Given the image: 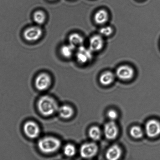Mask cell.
Wrapping results in <instances>:
<instances>
[{"label":"cell","mask_w":160,"mask_h":160,"mask_svg":"<svg viewBox=\"0 0 160 160\" xmlns=\"http://www.w3.org/2000/svg\"><path fill=\"white\" fill-rule=\"evenodd\" d=\"M43 34V31L40 26L35 25L29 27L23 31V38L28 42H35L41 38Z\"/></svg>","instance_id":"cell-3"},{"label":"cell","mask_w":160,"mask_h":160,"mask_svg":"<svg viewBox=\"0 0 160 160\" xmlns=\"http://www.w3.org/2000/svg\"><path fill=\"white\" fill-rule=\"evenodd\" d=\"M98 150V147L95 143H86L81 146L80 154L83 158H91L96 154Z\"/></svg>","instance_id":"cell-7"},{"label":"cell","mask_w":160,"mask_h":160,"mask_svg":"<svg viewBox=\"0 0 160 160\" xmlns=\"http://www.w3.org/2000/svg\"><path fill=\"white\" fill-rule=\"evenodd\" d=\"M145 131L150 138H155L160 134V122L156 120L148 121L145 125Z\"/></svg>","instance_id":"cell-8"},{"label":"cell","mask_w":160,"mask_h":160,"mask_svg":"<svg viewBox=\"0 0 160 160\" xmlns=\"http://www.w3.org/2000/svg\"><path fill=\"white\" fill-rule=\"evenodd\" d=\"M76 48L70 43L64 45L61 47L60 53L61 56L65 59H70L75 53Z\"/></svg>","instance_id":"cell-14"},{"label":"cell","mask_w":160,"mask_h":160,"mask_svg":"<svg viewBox=\"0 0 160 160\" xmlns=\"http://www.w3.org/2000/svg\"><path fill=\"white\" fill-rule=\"evenodd\" d=\"M122 152L120 147L117 145L111 147L106 153V158L110 160H117L121 156Z\"/></svg>","instance_id":"cell-13"},{"label":"cell","mask_w":160,"mask_h":160,"mask_svg":"<svg viewBox=\"0 0 160 160\" xmlns=\"http://www.w3.org/2000/svg\"><path fill=\"white\" fill-rule=\"evenodd\" d=\"M116 74L119 79L128 80L131 79L134 77V69L130 66L123 65L117 68Z\"/></svg>","instance_id":"cell-9"},{"label":"cell","mask_w":160,"mask_h":160,"mask_svg":"<svg viewBox=\"0 0 160 160\" xmlns=\"http://www.w3.org/2000/svg\"><path fill=\"white\" fill-rule=\"evenodd\" d=\"M130 134L135 138L139 139L142 137L143 135V132L140 127L134 126L130 130Z\"/></svg>","instance_id":"cell-21"},{"label":"cell","mask_w":160,"mask_h":160,"mask_svg":"<svg viewBox=\"0 0 160 160\" xmlns=\"http://www.w3.org/2000/svg\"><path fill=\"white\" fill-rule=\"evenodd\" d=\"M57 112H59V116L64 119L71 118L74 114L73 108L67 105L59 107Z\"/></svg>","instance_id":"cell-15"},{"label":"cell","mask_w":160,"mask_h":160,"mask_svg":"<svg viewBox=\"0 0 160 160\" xmlns=\"http://www.w3.org/2000/svg\"><path fill=\"white\" fill-rule=\"evenodd\" d=\"M115 79V76L111 72H105L100 77V81L102 84L105 86H107L111 84L114 81Z\"/></svg>","instance_id":"cell-18"},{"label":"cell","mask_w":160,"mask_h":160,"mask_svg":"<svg viewBox=\"0 0 160 160\" xmlns=\"http://www.w3.org/2000/svg\"><path fill=\"white\" fill-rule=\"evenodd\" d=\"M108 12L105 9H100L97 12L94 16V20L97 24L102 25L106 22L109 20Z\"/></svg>","instance_id":"cell-16"},{"label":"cell","mask_w":160,"mask_h":160,"mask_svg":"<svg viewBox=\"0 0 160 160\" xmlns=\"http://www.w3.org/2000/svg\"><path fill=\"white\" fill-rule=\"evenodd\" d=\"M68 43L77 48L84 45L85 40L84 38L78 33H73L68 37Z\"/></svg>","instance_id":"cell-12"},{"label":"cell","mask_w":160,"mask_h":160,"mask_svg":"<svg viewBox=\"0 0 160 160\" xmlns=\"http://www.w3.org/2000/svg\"><path fill=\"white\" fill-rule=\"evenodd\" d=\"M33 18L36 25L40 26L46 22L47 16L43 11L39 10L35 11L33 14Z\"/></svg>","instance_id":"cell-17"},{"label":"cell","mask_w":160,"mask_h":160,"mask_svg":"<svg viewBox=\"0 0 160 160\" xmlns=\"http://www.w3.org/2000/svg\"><path fill=\"white\" fill-rule=\"evenodd\" d=\"M64 152L65 156L72 157L76 154V148L74 145L71 144H67L64 147Z\"/></svg>","instance_id":"cell-20"},{"label":"cell","mask_w":160,"mask_h":160,"mask_svg":"<svg viewBox=\"0 0 160 160\" xmlns=\"http://www.w3.org/2000/svg\"><path fill=\"white\" fill-rule=\"evenodd\" d=\"M49 1H56V0H49Z\"/></svg>","instance_id":"cell-24"},{"label":"cell","mask_w":160,"mask_h":160,"mask_svg":"<svg viewBox=\"0 0 160 160\" xmlns=\"http://www.w3.org/2000/svg\"><path fill=\"white\" fill-rule=\"evenodd\" d=\"M104 45V40L100 34L92 36L89 40V48L93 52L100 51Z\"/></svg>","instance_id":"cell-10"},{"label":"cell","mask_w":160,"mask_h":160,"mask_svg":"<svg viewBox=\"0 0 160 160\" xmlns=\"http://www.w3.org/2000/svg\"><path fill=\"white\" fill-rule=\"evenodd\" d=\"M59 106L52 97L44 95L39 98L37 102L39 112L45 117H49L57 112Z\"/></svg>","instance_id":"cell-1"},{"label":"cell","mask_w":160,"mask_h":160,"mask_svg":"<svg viewBox=\"0 0 160 160\" xmlns=\"http://www.w3.org/2000/svg\"><path fill=\"white\" fill-rule=\"evenodd\" d=\"M89 136L90 138L94 141L100 139L101 136V131L98 127H92L89 131Z\"/></svg>","instance_id":"cell-19"},{"label":"cell","mask_w":160,"mask_h":160,"mask_svg":"<svg viewBox=\"0 0 160 160\" xmlns=\"http://www.w3.org/2000/svg\"><path fill=\"white\" fill-rule=\"evenodd\" d=\"M118 133V128L114 122H109L105 125L104 134L106 138L110 140L115 139Z\"/></svg>","instance_id":"cell-11"},{"label":"cell","mask_w":160,"mask_h":160,"mask_svg":"<svg viewBox=\"0 0 160 160\" xmlns=\"http://www.w3.org/2000/svg\"><path fill=\"white\" fill-rule=\"evenodd\" d=\"M108 118L111 120L113 121L116 119L117 118V114L116 112L114 110H111L107 113Z\"/></svg>","instance_id":"cell-23"},{"label":"cell","mask_w":160,"mask_h":160,"mask_svg":"<svg viewBox=\"0 0 160 160\" xmlns=\"http://www.w3.org/2000/svg\"><path fill=\"white\" fill-rule=\"evenodd\" d=\"M113 29L110 26H105L101 28L100 30V33L101 36L103 37H109L112 34Z\"/></svg>","instance_id":"cell-22"},{"label":"cell","mask_w":160,"mask_h":160,"mask_svg":"<svg viewBox=\"0 0 160 160\" xmlns=\"http://www.w3.org/2000/svg\"><path fill=\"white\" fill-rule=\"evenodd\" d=\"M23 131L25 135L30 139L36 138L40 133L39 125L32 121H29L25 123L23 126Z\"/></svg>","instance_id":"cell-6"},{"label":"cell","mask_w":160,"mask_h":160,"mask_svg":"<svg viewBox=\"0 0 160 160\" xmlns=\"http://www.w3.org/2000/svg\"><path fill=\"white\" fill-rule=\"evenodd\" d=\"M61 142L57 138L46 136L42 138L38 142V147L42 152L51 154L56 152L60 148Z\"/></svg>","instance_id":"cell-2"},{"label":"cell","mask_w":160,"mask_h":160,"mask_svg":"<svg viewBox=\"0 0 160 160\" xmlns=\"http://www.w3.org/2000/svg\"><path fill=\"white\" fill-rule=\"evenodd\" d=\"M93 52L84 45L76 48L75 56L78 63L81 64L87 63L91 60L93 56Z\"/></svg>","instance_id":"cell-4"},{"label":"cell","mask_w":160,"mask_h":160,"mask_svg":"<svg viewBox=\"0 0 160 160\" xmlns=\"http://www.w3.org/2000/svg\"><path fill=\"white\" fill-rule=\"evenodd\" d=\"M51 77L45 72L40 73L38 75L35 80V87L38 90L44 91L47 90L51 84Z\"/></svg>","instance_id":"cell-5"}]
</instances>
